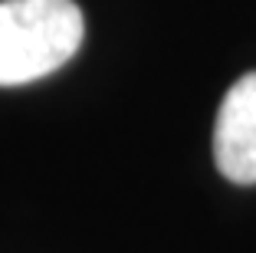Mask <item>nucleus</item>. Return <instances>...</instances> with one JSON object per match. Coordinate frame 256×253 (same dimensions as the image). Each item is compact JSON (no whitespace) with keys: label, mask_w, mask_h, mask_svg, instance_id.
I'll list each match as a JSON object with an SVG mask.
<instances>
[{"label":"nucleus","mask_w":256,"mask_h":253,"mask_svg":"<svg viewBox=\"0 0 256 253\" xmlns=\"http://www.w3.org/2000/svg\"><path fill=\"white\" fill-rule=\"evenodd\" d=\"M214 161L234 184H256V73L226 89L214 122Z\"/></svg>","instance_id":"f03ea898"},{"label":"nucleus","mask_w":256,"mask_h":253,"mask_svg":"<svg viewBox=\"0 0 256 253\" xmlns=\"http://www.w3.org/2000/svg\"><path fill=\"white\" fill-rule=\"evenodd\" d=\"M82 10L72 0H0V86L56 73L82 43Z\"/></svg>","instance_id":"f257e3e1"}]
</instances>
